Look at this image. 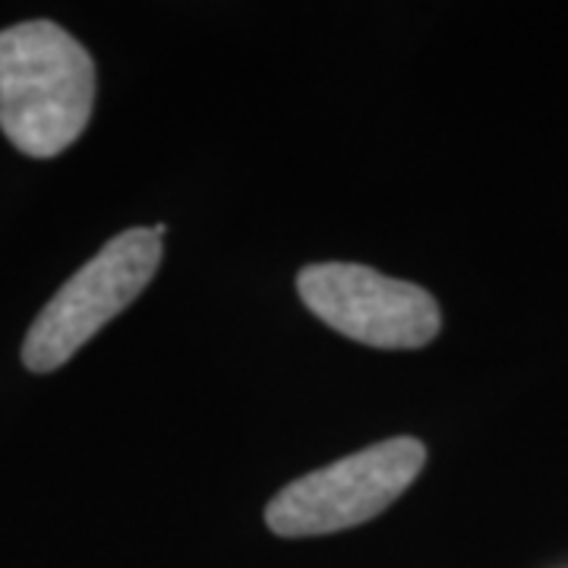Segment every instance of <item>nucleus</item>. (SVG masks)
I'll return each instance as SVG.
<instances>
[{"label":"nucleus","mask_w":568,"mask_h":568,"mask_svg":"<svg viewBox=\"0 0 568 568\" xmlns=\"http://www.w3.org/2000/svg\"><path fill=\"white\" fill-rule=\"evenodd\" d=\"M95 108V63L58 22L0 32V130L32 159H54L80 140Z\"/></svg>","instance_id":"obj_1"},{"label":"nucleus","mask_w":568,"mask_h":568,"mask_svg":"<svg viewBox=\"0 0 568 568\" xmlns=\"http://www.w3.org/2000/svg\"><path fill=\"white\" fill-rule=\"evenodd\" d=\"M159 265L162 237L152 227H130L111 237L41 306L22 342V364L32 373H54L140 297Z\"/></svg>","instance_id":"obj_2"},{"label":"nucleus","mask_w":568,"mask_h":568,"mask_svg":"<svg viewBox=\"0 0 568 568\" xmlns=\"http://www.w3.org/2000/svg\"><path fill=\"white\" fill-rule=\"evenodd\" d=\"M424 465L426 448L414 436L376 443L278 489L265 506V525L278 537H320L357 528L402 499Z\"/></svg>","instance_id":"obj_3"},{"label":"nucleus","mask_w":568,"mask_h":568,"mask_svg":"<svg viewBox=\"0 0 568 568\" xmlns=\"http://www.w3.org/2000/svg\"><path fill=\"white\" fill-rule=\"evenodd\" d=\"M297 291L325 325L351 342L383 351L426 347L443 325L436 297L357 263H316L297 275Z\"/></svg>","instance_id":"obj_4"}]
</instances>
